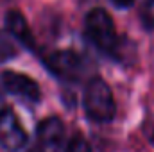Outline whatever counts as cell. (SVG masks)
Segmentation results:
<instances>
[{"instance_id": "cell-12", "label": "cell", "mask_w": 154, "mask_h": 152, "mask_svg": "<svg viewBox=\"0 0 154 152\" xmlns=\"http://www.w3.org/2000/svg\"><path fill=\"white\" fill-rule=\"evenodd\" d=\"M151 140H152V143H154V132H152V138H151Z\"/></svg>"}, {"instance_id": "cell-6", "label": "cell", "mask_w": 154, "mask_h": 152, "mask_svg": "<svg viewBox=\"0 0 154 152\" xmlns=\"http://www.w3.org/2000/svg\"><path fill=\"white\" fill-rule=\"evenodd\" d=\"M0 81L11 95H14L16 99L27 104H38L41 100V90L38 82L29 75L18 74V72H4L0 75Z\"/></svg>"}, {"instance_id": "cell-7", "label": "cell", "mask_w": 154, "mask_h": 152, "mask_svg": "<svg viewBox=\"0 0 154 152\" xmlns=\"http://www.w3.org/2000/svg\"><path fill=\"white\" fill-rule=\"evenodd\" d=\"M5 27H7V32L16 39L20 41L23 47L34 50L36 48V41H34V36L27 25V20L23 18V14L20 11H9L5 14Z\"/></svg>"}, {"instance_id": "cell-1", "label": "cell", "mask_w": 154, "mask_h": 152, "mask_svg": "<svg viewBox=\"0 0 154 152\" xmlns=\"http://www.w3.org/2000/svg\"><path fill=\"white\" fill-rule=\"evenodd\" d=\"M84 29H86V36L97 48H100L106 54L118 56L122 41L116 34L113 18L109 16V13L106 9L95 7V9L88 11V14L84 18Z\"/></svg>"}, {"instance_id": "cell-4", "label": "cell", "mask_w": 154, "mask_h": 152, "mask_svg": "<svg viewBox=\"0 0 154 152\" xmlns=\"http://www.w3.org/2000/svg\"><path fill=\"white\" fill-rule=\"evenodd\" d=\"M65 140V127L63 122L56 116L45 118L38 123L34 143L29 152H59Z\"/></svg>"}, {"instance_id": "cell-3", "label": "cell", "mask_w": 154, "mask_h": 152, "mask_svg": "<svg viewBox=\"0 0 154 152\" xmlns=\"http://www.w3.org/2000/svg\"><path fill=\"white\" fill-rule=\"evenodd\" d=\"M45 66L65 82H77L82 77V59L72 50H57L43 57Z\"/></svg>"}, {"instance_id": "cell-5", "label": "cell", "mask_w": 154, "mask_h": 152, "mask_svg": "<svg viewBox=\"0 0 154 152\" xmlns=\"http://www.w3.org/2000/svg\"><path fill=\"white\" fill-rule=\"evenodd\" d=\"M27 143V132L22 127L18 116L13 109L4 108L0 111V145L9 152L23 149Z\"/></svg>"}, {"instance_id": "cell-2", "label": "cell", "mask_w": 154, "mask_h": 152, "mask_svg": "<svg viewBox=\"0 0 154 152\" xmlns=\"http://www.w3.org/2000/svg\"><path fill=\"white\" fill-rule=\"evenodd\" d=\"M84 111L90 120L97 123H108L115 118L116 104L113 93L104 79L93 77L84 86Z\"/></svg>"}, {"instance_id": "cell-11", "label": "cell", "mask_w": 154, "mask_h": 152, "mask_svg": "<svg viewBox=\"0 0 154 152\" xmlns=\"http://www.w3.org/2000/svg\"><path fill=\"white\" fill-rule=\"evenodd\" d=\"M111 2L115 4L116 7H120V9H127V7H131L134 4V0H111Z\"/></svg>"}, {"instance_id": "cell-8", "label": "cell", "mask_w": 154, "mask_h": 152, "mask_svg": "<svg viewBox=\"0 0 154 152\" xmlns=\"http://www.w3.org/2000/svg\"><path fill=\"white\" fill-rule=\"evenodd\" d=\"M14 41L16 39L13 38L9 32L0 31V63H5V61L13 59L18 54V48H16Z\"/></svg>"}, {"instance_id": "cell-9", "label": "cell", "mask_w": 154, "mask_h": 152, "mask_svg": "<svg viewBox=\"0 0 154 152\" xmlns=\"http://www.w3.org/2000/svg\"><path fill=\"white\" fill-rule=\"evenodd\" d=\"M140 18L145 29H152L154 27V0H147L140 11Z\"/></svg>"}, {"instance_id": "cell-10", "label": "cell", "mask_w": 154, "mask_h": 152, "mask_svg": "<svg viewBox=\"0 0 154 152\" xmlns=\"http://www.w3.org/2000/svg\"><path fill=\"white\" fill-rule=\"evenodd\" d=\"M66 152H91V147H90V143H88L81 134H75V136L68 141Z\"/></svg>"}]
</instances>
